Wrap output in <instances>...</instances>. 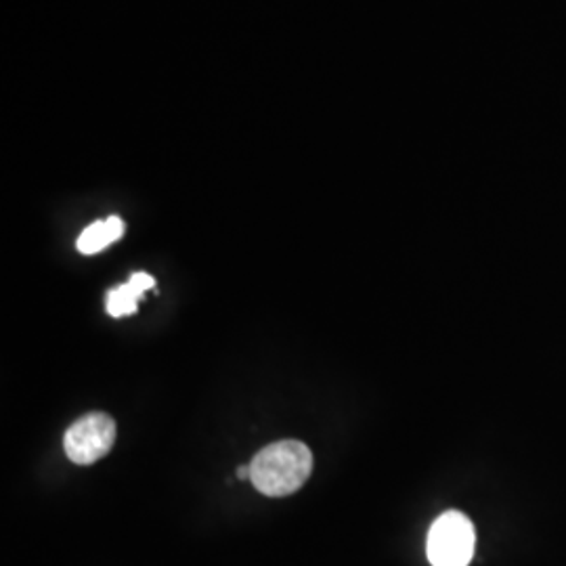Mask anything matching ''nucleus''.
<instances>
[{
  "label": "nucleus",
  "mask_w": 566,
  "mask_h": 566,
  "mask_svg": "<svg viewBox=\"0 0 566 566\" xmlns=\"http://www.w3.org/2000/svg\"><path fill=\"white\" fill-rule=\"evenodd\" d=\"M116 443V422L107 413H86L67 428L63 447L67 458L78 465L99 462Z\"/></svg>",
  "instance_id": "7ed1b4c3"
},
{
  "label": "nucleus",
  "mask_w": 566,
  "mask_h": 566,
  "mask_svg": "<svg viewBox=\"0 0 566 566\" xmlns=\"http://www.w3.org/2000/svg\"><path fill=\"white\" fill-rule=\"evenodd\" d=\"M474 544L472 521L462 512L451 510L430 526L426 554L432 566H468L474 556Z\"/></svg>",
  "instance_id": "f03ea898"
},
{
  "label": "nucleus",
  "mask_w": 566,
  "mask_h": 566,
  "mask_svg": "<svg viewBox=\"0 0 566 566\" xmlns=\"http://www.w3.org/2000/svg\"><path fill=\"white\" fill-rule=\"evenodd\" d=\"M313 472V453L303 441H280L261 449L250 462V481L269 497L296 493Z\"/></svg>",
  "instance_id": "f257e3e1"
},
{
  "label": "nucleus",
  "mask_w": 566,
  "mask_h": 566,
  "mask_svg": "<svg viewBox=\"0 0 566 566\" xmlns=\"http://www.w3.org/2000/svg\"><path fill=\"white\" fill-rule=\"evenodd\" d=\"M124 235V223L120 217H109L99 223H93L82 231L78 238V250L82 254H97L103 248L118 242Z\"/></svg>",
  "instance_id": "39448f33"
},
{
  "label": "nucleus",
  "mask_w": 566,
  "mask_h": 566,
  "mask_svg": "<svg viewBox=\"0 0 566 566\" xmlns=\"http://www.w3.org/2000/svg\"><path fill=\"white\" fill-rule=\"evenodd\" d=\"M238 479H250V465H240L238 468Z\"/></svg>",
  "instance_id": "423d86ee"
},
{
  "label": "nucleus",
  "mask_w": 566,
  "mask_h": 566,
  "mask_svg": "<svg viewBox=\"0 0 566 566\" xmlns=\"http://www.w3.org/2000/svg\"><path fill=\"white\" fill-rule=\"evenodd\" d=\"M156 287V280L147 273H135L126 283L109 290L105 296V311L112 317H128L135 315L139 308V301L145 292Z\"/></svg>",
  "instance_id": "20e7f679"
}]
</instances>
